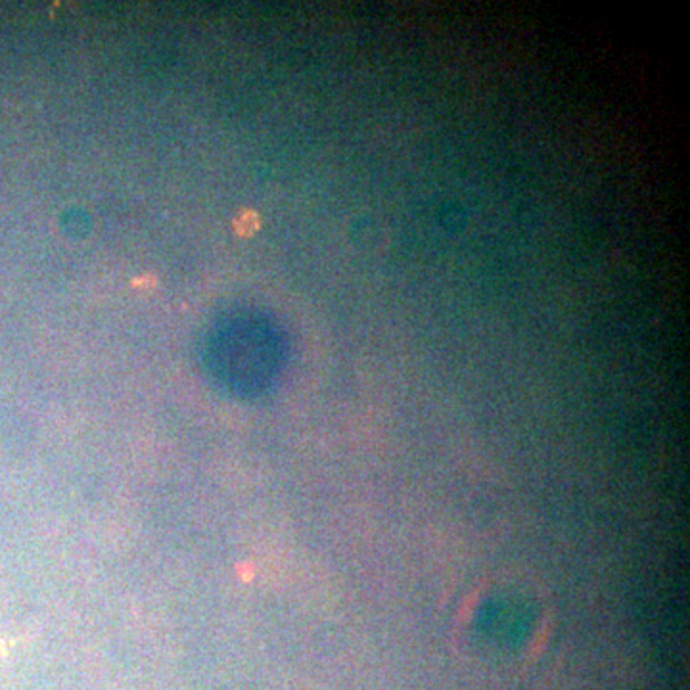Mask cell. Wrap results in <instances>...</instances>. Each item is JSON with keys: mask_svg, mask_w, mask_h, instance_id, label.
<instances>
[{"mask_svg": "<svg viewBox=\"0 0 690 690\" xmlns=\"http://www.w3.org/2000/svg\"><path fill=\"white\" fill-rule=\"evenodd\" d=\"M257 226H259V217H257V213L248 211V209L240 213V215L234 219V230H236L238 236H242V238L251 236L255 230H257Z\"/></svg>", "mask_w": 690, "mask_h": 690, "instance_id": "1", "label": "cell"}, {"mask_svg": "<svg viewBox=\"0 0 690 690\" xmlns=\"http://www.w3.org/2000/svg\"><path fill=\"white\" fill-rule=\"evenodd\" d=\"M131 286L135 290H142V292H150V290H156L157 288V276L152 273L140 274L137 278H132Z\"/></svg>", "mask_w": 690, "mask_h": 690, "instance_id": "2", "label": "cell"}]
</instances>
